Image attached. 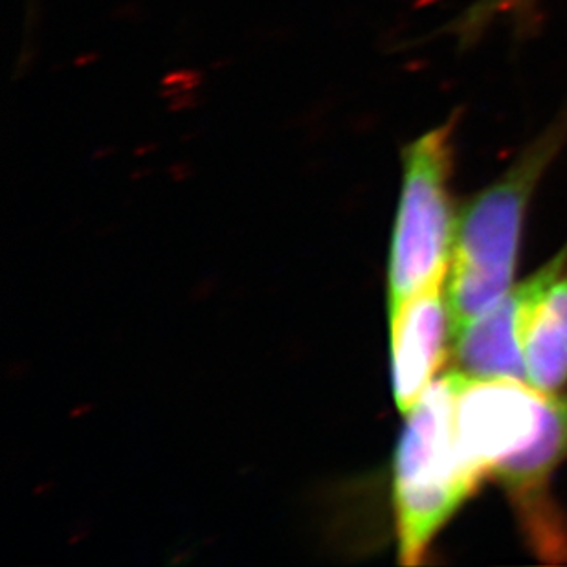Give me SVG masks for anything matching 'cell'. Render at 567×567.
I'll return each instance as SVG.
<instances>
[{"label": "cell", "mask_w": 567, "mask_h": 567, "mask_svg": "<svg viewBox=\"0 0 567 567\" xmlns=\"http://www.w3.org/2000/svg\"><path fill=\"white\" fill-rule=\"evenodd\" d=\"M566 144L567 109L525 147L502 177L476 193L457 215L446 281L450 337L498 306L513 289L530 198Z\"/></svg>", "instance_id": "6da1fadb"}, {"label": "cell", "mask_w": 567, "mask_h": 567, "mask_svg": "<svg viewBox=\"0 0 567 567\" xmlns=\"http://www.w3.org/2000/svg\"><path fill=\"white\" fill-rule=\"evenodd\" d=\"M461 377L454 370L432 382L408 412L396 444L393 502L402 566L423 564L435 536L482 485L455 443L454 406Z\"/></svg>", "instance_id": "7a4b0ae2"}, {"label": "cell", "mask_w": 567, "mask_h": 567, "mask_svg": "<svg viewBox=\"0 0 567 567\" xmlns=\"http://www.w3.org/2000/svg\"><path fill=\"white\" fill-rule=\"evenodd\" d=\"M455 128L454 114L402 151L401 198L388 265L390 315L449 276L457 228L450 192Z\"/></svg>", "instance_id": "3957f363"}, {"label": "cell", "mask_w": 567, "mask_h": 567, "mask_svg": "<svg viewBox=\"0 0 567 567\" xmlns=\"http://www.w3.org/2000/svg\"><path fill=\"white\" fill-rule=\"evenodd\" d=\"M546 391L524 380L472 379L463 373L455 395V443L480 482L533 441Z\"/></svg>", "instance_id": "277c9868"}, {"label": "cell", "mask_w": 567, "mask_h": 567, "mask_svg": "<svg viewBox=\"0 0 567 567\" xmlns=\"http://www.w3.org/2000/svg\"><path fill=\"white\" fill-rule=\"evenodd\" d=\"M567 460V396L546 393L540 429L524 450L493 472L524 525L530 546L546 560L567 555L566 524L549 498V482Z\"/></svg>", "instance_id": "5b68a950"}, {"label": "cell", "mask_w": 567, "mask_h": 567, "mask_svg": "<svg viewBox=\"0 0 567 567\" xmlns=\"http://www.w3.org/2000/svg\"><path fill=\"white\" fill-rule=\"evenodd\" d=\"M566 262L567 247H564L535 276L508 290L498 306L455 334L450 348L454 349L457 371L472 379H514L527 382L522 349L525 323L536 298Z\"/></svg>", "instance_id": "8992f818"}, {"label": "cell", "mask_w": 567, "mask_h": 567, "mask_svg": "<svg viewBox=\"0 0 567 567\" xmlns=\"http://www.w3.org/2000/svg\"><path fill=\"white\" fill-rule=\"evenodd\" d=\"M390 326L393 396L408 413L434 382L452 346L444 279L391 312Z\"/></svg>", "instance_id": "52a82bcc"}, {"label": "cell", "mask_w": 567, "mask_h": 567, "mask_svg": "<svg viewBox=\"0 0 567 567\" xmlns=\"http://www.w3.org/2000/svg\"><path fill=\"white\" fill-rule=\"evenodd\" d=\"M522 349L527 382L546 393L563 390L567 384V262L530 307Z\"/></svg>", "instance_id": "ba28073f"}, {"label": "cell", "mask_w": 567, "mask_h": 567, "mask_svg": "<svg viewBox=\"0 0 567 567\" xmlns=\"http://www.w3.org/2000/svg\"><path fill=\"white\" fill-rule=\"evenodd\" d=\"M530 0H476L463 16L457 19L455 33L463 43H471L480 38L485 28L498 19L499 16L518 10L522 6L529 4Z\"/></svg>", "instance_id": "9c48e42d"}]
</instances>
